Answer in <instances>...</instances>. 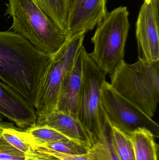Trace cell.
I'll use <instances>...</instances> for the list:
<instances>
[{"label": "cell", "instance_id": "cell-1", "mask_svg": "<svg viewBox=\"0 0 159 160\" xmlns=\"http://www.w3.org/2000/svg\"><path fill=\"white\" fill-rule=\"evenodd\" d=\"M52 56L36 48L13 31L0 32V81L35 108Z\"/></svg>", "mask_w": 159, "mask_h": 160}, {"label": "cell", "instance_id": "cell-2", "mask_svg": "<svg viewBox=\"0 0 159 160\" xmlns=\"http://www.w3.org/2000/svg\"><path fill=\"white\" fill-rule=\"evenodd\" d=\"M5 15L12 18L11 29L42 52L53 56L68 36L45 14L35 0H7Z\"/></svg>", "mask_w": 159, "mask_h": 160}, {"label": "cell", "instance_id": "cell-3", "mask_svg": "<svg viewBox=\"0 0 159 160\" xmlns=\"http://www.w3.org/2000/svg\"><path fill=\"white\" fill-rule=\"evenodd\" d=\"M109 75L110 84L119 94L153 118L159 100V62H123Z\"/></svg>", "mask_w": 159, "mask_h": 160}, {"label": "cell", "instance_id": "cell-4", "mask_svg": "<svg viewBox=\"0 0 159 160\" xmlns=\"http://www.w3.org/2000/svg\"><path fill=\"white\" fill-rule=\"evenodd\" d=\"M129 15L125 6L108 12L91 38L94 49L88 55L106 75L112 74L124 62V51L130 27Z\"/></svg>", "mask_w": 159, "mask_h": 160}, {"label": "cell", "instance_id": "cell-5", "mask_svg": "<svg viewBox=\"0 0 159 160\" xmlns=\"http://www.w3.org/2000/svg\"><path fill=\"white\" fill-rule=\"evenodd\" d=\"M105 75L86 52L77 105V118L90 134L93 143L101 135L102 108L101 93Z\"/></svg>", "mask_w": 159, "mask_h": 160}, {"label": "cell", "instance_id": "cell-6", "mask_svg": "<svg viewBox=\"0 0 159 160\" xmlns=\"http://www.w3.org/2000/svg\"><path fill=\"white\" fill-rule=\"evenodd\" d=\"M85 34L68 39L52 56L35 106L37 116L46 115L55 111L62 83L83 45Z\"/></svg>", "mask_w": 159, "mask_h": 160}, {"label": "cell", "instance_id": "cell-7", "mask_svg": "<svg viewBox=\"0 0 159 160\" xmlns=\"http://www.w3.org/2000/svg\"><path fill=\"white\" fill-rule=\"evenodd\" d=\"M101 104L112 126L122 132L130 135L138 129H145L159 138L158 124L119 94L106 81L101 89Z\"/></svg>", "mask_w": 159, "mask_h": 160}, {"label": "cell", "instance_id": "cell-8", "mask_svg": "<svg viewBox=\"0 0 159 160\" xmlns=\"http://www.w3.org/2000/svg\"><path fill=\"white\" fill-rule=\"evenodd\" d=\"M159 1L144 2L136 22L138 60L159 62Z\"/></svg>", "mask_w": 159, "mask_h": 160}, {"label": "cell", "instance_id": "cell-9", "mask_svg": "<svg viewBox=\"0 0 159 160\" xmlns=\"http://www.w3.org/2000/svg\"><path fill=\"white\" fill-rule=\"evenodd\" d=\"M107 0H70L67 12L68 39L93 30L108 13Z\"/></svg>", "mask_w": 159, "mask_h": 160}, {"label": "cell", "instance_id": "cell-10", "mask_svg": "<svg viewBox=\"0 0 159 160\" xmlns=\"http://www.w3.org/2000/svg\"><path fill=\"white\" fill-rule=\"evenodd\" d=\"M7 118L21 129L36 123L35 108L23 96L0 81V119Z\"/></svg>", "mask_w": 159, "mask_h": 160}, {"label": "cell", "instance_id": "cell-11", "mask_svg": "<svg viewBox=\"0 0 159 160\" xmlns=\"http://www.w3.org/2000/svg\"><path fill=\"white\" fill-rule=\"evenodd\" d=\"M86 52L85 46L83 45L62 83L55 110L77 119L78 98L83 78V62Z\"/></svg>", "mask_w": 159, "mask_h": 160}, {"label": "cell", "instance_id": "cell-12", "mask_svg": "<svg viewBox=\"0 0 159 160\" xmlns=\"http://www.w3.org/2000/svg\"><path fill=\"white\" fill-rule=\"evenodd\" d=\"M35 125L46 126L60 132L71 141L91 148L93 139L77 119L54 111L46 115L37 116Z\"/></svg>", "mask_w": 159, "mask_h": 160}, {"label": "cell", "instance_id": "cell-13", "mask_svg": "<svg viewBox=\"0 0 159 160\" xmlns=\"http://www.w3.org/2000/svg\"><path fill=\"white\" fill-rule=\"evenodd\" d=\"M88 154L91 160H119L113 145L112 126L104 111L101 135L90 148Z\"/></svg>", "mask_w": 159, "mask_h": 160}, {"label": "cell", "instance_id": "cell-14", "mask_svg": "<svg viewBox=\"0 0 159 160\" xmlns=\"http://www.w3.org/2000/svg\"><path fill=\"white\" fill-rule=\"evenodd\" d=\"M135 160H158L159 145L149 131L139 128L130 134Z\"/></svg>", "mask_w": 159, "mask_h": 160}, {"label": "cell", "instance_id": "cell-15", "mask_svg": "<svg viewBox=\"0 0 159 160\" xmlns=\"http://www.w3.org/2000/svg\"><path fill=\"white\" fill-rule=\"evenodd\" d=\"M70 1L36 0L35 2L59 28L66 34L67 12Z\"/></svg>", "mask_w": 159, "mask_h": 160}, {"label": "cell", "instance_id": "cell-16", "mask_svg": "<svg viewBox=\"0 0 159 160\" xmlns=\"http://www.w3.org/2000/svg\"><path fill=\"white\" fill-rule=\"evenodd\" d=\"M1 132L8 143L25 155L31 152L35 147L34 139L25 131L14 127L2 129Z\"/></svg>", "mask_w": 159, "mask_h": 160}, {"label": "cell", "instance_id": "cell-17", "mask_svg": "<svg viewBox=\"0 0 159 160\" xmlns=\"http://www.w3.org/2000/svg\"><path fill=\"white\" fill-rule=\"evenodd\" d=\"M112 126V125H111ZM113 145L119 160H135L130 135L112 126Z\"/></svg>", "mask_w": 159, "mask_h": 160}, {"label": "cell", "instance_id": "cell-18", "mask_svg": "<svg viewBox=\"0 0 159 160\" xmlns=\"http://www.w3.org/2000/svg\"><path fill=\"white\" fill-rule=\"evenodd\" d=\"M25 131L31 135L36 144L66 142L70 140L60 132L46 126L35 124Z\"/></svg>", "mask_w": 159, "mask_h": 160}, {"label": "cell", "instance_id": "cell-19", "mask_svg": "<svg viewBox=\"0 0 159 160\" xmlns=\"http://www.w3.org/2000/svg\"><path fill=\"white\" fill-rule=\"evenodd\" d=\"M35 146L59 153L79 155L87 154L91 148L71 140L66 142L36 144Z\"/></svg>", "mask_w": 159, "mask_h": 160}, {"label": "cell", "instance_id": "cell-20", "mask_svg": "<svg viewBox=\"0 0 159 160\" xmlns=\"http://www.w3.org/2000/svg\"><path fill=\"white\" fill-rule=\"evenodd\" d=\"M26 155L0 137V160H25Z\"/></svg>", "mask_w": 159, "mask_h": 160}, {"label": "cell", "instance_id": "cell-21", "mask_svg": "<svg viewBox=\"0 0 159 160\" xmlns=\"http://www.w3.org/2000/svg\"><path fill=\"white\" fill-rule=\"evenodd\" d=\"M35 148L43 153L53 156L60 160H91L89 156L88 153L85 155H74L59 153L49 149L38 147L36 146Z\"/></svg>", "mask_w": 159, "mask_h": 160}, {"label": "cell", "instance_id": "cell-22", "mask_svg": "<svg viewBox=\"0 0 159 160\" xmlns=\"http://www.w3.org/2000/svg\"><path fill=\"white\" fill-rule=\"evenodd\" d=\"M25 160H60L53 156L43 153L35 148L31 152L26 155Z\"/></svg>", "mask_w": 159, "mask_h": 160}, {"label": "cell", "instance_id": "cell-23", "mask_svg": "<svg viewBox=\"0 0 159 160\" xmlns=\"http://www.w3.org/2000/svg\"><path fill=\"white\" fill-rule=\"evenodd\" d=\"M11 123L3 122V121H1V119H0V127L1 128H9L11 126Z\"/></svg>", "mask_w": 159, "mask_h": 160}, {"label": "cell", "instance_id": "cell-24", "mask_svg": "<svg viewBox=\"0 0 159 160\" xmlns=\"http://www.w3.org/2000/svg\"><path fill=\"white\" fill-rule=\"evenodd\" d=\"M151 1V0H144V2H145L149 3Z\"/></svg>", "mask_w": 159, "mask_h": 160}, {"label": "cell", "instance_id": "cell-25", "mask_svg": "<svg viewBox=\"0 0 159 160\" xmlns=\"http://www.w3.org/2000/svg\"><path fill=\"white\" fill-rule=\"evenodd\" d=\"M2 129H3V128H1V127H0V132H1V130H2Z\"/></svg>", "mask_w": 159, "mask_h": 160}, {"label": "cell", "instance_id": "cell-26", "mask_svg": "<svg viewBox=\"0 0 159 160\" xmlns=\"http://www.w3.org/2000/svg\"><path fill=\"white\" fill-rule=\"evenodd\" d=\"M36 1V0H35V1Z\"/></svg>", "mask_w": 159, "mask_h": 160}]
</instances>
